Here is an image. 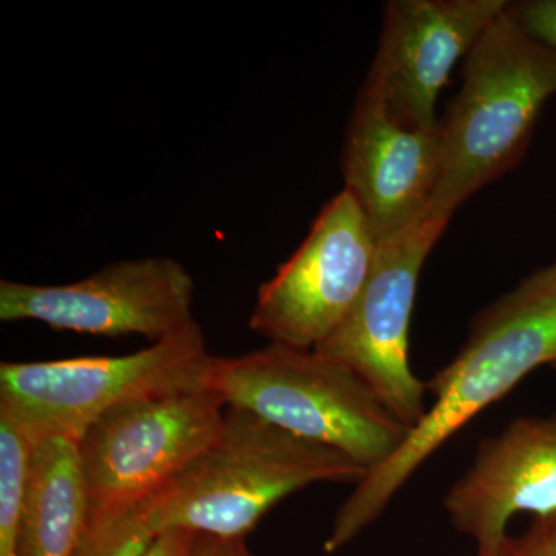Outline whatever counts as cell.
Segmentation results:
<instances>
[{"mask_svg":"<svg viewBox=\"0 0 556 556\" xmlns=\"http://www.w3.org/2000/svg\"><path fill=\"white\" fill-rule=\"evenodd\" d=\"M155 536L144 500L137 506L91 514L75 556H142Z\"/></svg>","mask_w":556,"mask_h":556,"instance_id":"15","label":"cell"},{"mask_svg":"<svg viewBox=\"0 0 556 556\" xmlns=\"http://www.w3.org/2000/svg\"><path fill=\"white\" fill-rule=\"evenodd\" d=\"M214 357L199 324L124 356L0 365V416L31 445L78 442L110 409L139 397L208 388Z\"/></svg>","mask_w":556,"mask_h":556,"instance_id":"5","label":"cell"},{"mask_svg":"<svg viewBox=\"0 0 556 556\" xmlns=\"http://www.w3.org/2000/svg\"><path fill=\"white\" fill-rule=\"evenodd\" d=\"M368 470L345 453L226 407L217 441L146 500L149 525L244 538L285 497L314 484L357 485Z\"/></svg>","mask_w":556,"mask_h":556,"instance_id":"2","label":"cell"},{"mask_svg":"<svg viewBox=\"0 0 556 556\" xmlns=\"http://www.w3.org/2000/svg\"><path fill=\"white\" fill-rule=\"evenodd\" d=\"M450 521L489 551L518 514L556 511V413L522 416L482 439L470 467L444 497Z\"/></svg>","mask_w":556,"mask_h":556,"instance_id":"12","label":"cell"},{"mask_svg":"<svg viewBox=\"0 0 556 556\" xmlns=\"http://www.w3.org/2000/svg\"><path fill=\"white\" fill-rule=\"evenodd\" d=\"M555 358L556 262L535 270L475 318L466 345L427 383L434 401L426 416L340 506L325 552L332 554L361 535L450 438Z\"/></svg>","mask_w":556,"mask_h":556,"instance_id":"1","label":"cell"},{"mask_svg":"<svg viewBox=\"0 0 556 556\" xmlns=\"http://www.w3.org/2000/svg\"><path fill=\"white\" fill-rule=\"evenodd\" d=\"M507 0H391L378 53L364 86L391 118L409 129H434L438 97Z\"/></svg>","mask_w":556,"mask_h":556,"instance_id":"10","label":"cell"},{"mask_svg":"<svg viewBox=\"0 0 556 556\" xmlns=\"http://www.w3.org/2000/svg\"><path fill=\"white\" fill-rule=\"evenodd\" d=\"M90 515L78 444L51 438L31 445L20 556H75L89 529Z\"/></svg>","mask_w":556,"mask_h":556,"instance_id":"13","label":"cell"},{"mask_svg":"<svg viewBox=\"0 0 556 556\" xmlns=\"http://www.w3.org/2000/svg\"><path fill=\"white\" fill-rule=\"evenodd\" d=\"M208 388L228 407L339 450L368 471L408 433L353 369L316 350L269 343L243 356H215Z\"/></svg>","mask_w":556,"mask_h":556,"instance_id":"4","label":"cell"},{"mask_svg":"<svg viewBox=\"0 0 556 556\" xmlns=\"http://www.w3.org/2000/svg\"><path fill=\"white\" fill-rule=\"evenodd\" d=\"M186 556H254L248 551L244 538H225L193 533Z\"/></svg>","mask_w":556,"mask_h":556,"instance_id":"18","label":"cell"},{"mask_svg":"<svg viewBox=\"0 0 556 556\" xmlns=\"http://www.w3.org/2000/svg\"><path fill=\"white\" fill-rule=\"evenodd\" d=\"M195 281L170 257L123 260L68 285L0 281V320H36L54 331L150 343L197 324Z\"/></svg>","mask_w":556,"mask_h":556,"instance_id":"9","label":"cell"},{"mask_svg":"<svg viewBox=\"0 0 556 556\" xmlns=\"http://www.w3.org/2000/svg\"><path fill=\"white\" fill-rule=\"evenodd\" d=\"M506 10L522 30L556 49V0L508 2Z\"/></svg>","mask_w":556,"mask_h":556,"instance_id":"17","label":"cell"},{"mask_svg":"<svg viewBox=\"0 0 556 556\" xmlns=\"http://www.w3.org/2000/svg\"><path fill=\"white\" fill-rule=\"evenodd\" d=\"M555 94L556 49L522 30L504 10L464 60L463 86L439 119L442 169L430 206L453 215L517 167Z\"/></svg>","mask_w":556,"mask_h":556,"instance_id":"3","label":"cell"},{"mask_svg":"<svg viewBox=\"0 0 556 556\" xmlns=\"http://www.w3.org/2000/svg\"><path fill=\"white\" fill-rule=\"evenodd\" d=\"M548 367H551L552 369H555V371H556V358L554 362H552L551 365H548Z\"/></svg>","mask_w":556,"mask_h":556,"instance_id":"20","label":"cell"},{"mask_svg":"<svg viewBox=\"0 0 556 556\" xmlns=\"http://www.w3.org/2000/svg\"><path fill=\"white\" fill-rule=\"evenodd\" d=\"M478 556H556V511L533 518L532 526L517 536L507 535Z\"/></svg>","mask_w":556,"mask_h":556,"instance_id":"16","label":"cell"},{"mask_svg":"<svg viewBox=\"0 0 556 556\" xmlns=\"http://www.w3.org/2000/svg\"><path fill=\"white\" fill-rule=\"evenodd\" d=\"M31 444L0 416V556H20L22 507Z\"/></svg>","mask_w":556,"mask_h":556,"instance_id":"14","label":"cell"},{"mask_svg":"<svg viewBox=\"0 0 556 556\" xmlns=\"http://www.w3.org/2000/svg\"><path fill=\"white\" fill-rule=\"evenodd\" d=\"M441 169V127H405L362 86L343 138V189L364 211L378 243L426 211Z\"/></svg>","mask_w":556,"mask_h":556,"instance_id":"11","label":"cell"},{"mask_svg":"<svg viewBox=\"0 0 556 556\" xmlns=\"http://www.w3.org/2000/svg\"><path fill=\"white\" fill-rule=\"evenodd\" d=\"M376 251L378 240L364 211L340 190L298 251L260 287L249 328L270 343L316 350L356 306Z\"/></svg>","mask_w":556,"mask_h":556,"instance_id":"8","label":"cell"},{"mask_svg":"<svg viewBox=\"0 0 556 556\" xmlns=\"http://www.w3.org/2000/svg\"><path fill=\"white\" fill-rule=\"evenodd\" d=\"M452 217L428 204L407 228L379 241L356 306L338 331L316 348L353 369L408 430L428 408L427 383L409 365V321L420 273Z\"/></svg>","mask_w":556,"mask_h":556,"instance_id":"7","label":"cell"},{"mask_svg":"<svg viewBox=\"0 0 556 556\" xmlns=\"http://www.w3.org/2000/svg\"><path fill=\"white\" fill-rule=\"evenodd\" d=\"M225 399L211 388L135 399L102 415L79 439L91 514L137 506L219 437Z\"/></svg>","mask_w":556,"mask_h":556,"instance_id":"6","label":"cell"},{"mask_svg":"<svg viewBox=\"0 0 556 556\" xmlns=\"http://www.w3.org/2000/svg\"><path fill=\"white\" fill-rule=\"evenodd\" d=\"M192 538L193 532L189 530H166L153 538L142 556H186Z\"/></svg>","mask_w":556,"mask_h":556,"instance_id":"19","label":"cell"}]
</instances>
